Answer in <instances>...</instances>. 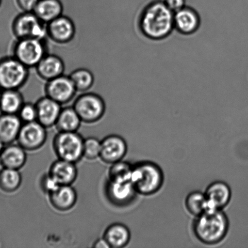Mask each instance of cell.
<instances>
[{
  "instance_id": "f546056e",
  "label": "cell",
  "mask_w": 248,
  "mask_h": 248,
  "mask_svg": "<svg viewBox=\"0 0 248 248\" xmlns=\"http://www.w3.org/2000/svg\"><path fill=\"white\" fill-rule=\"evenodd\" d=\"M101 151V141L93 137L84 140L83 157L88 160H94L99 157Z\"/></svg>"
},
{
  "instance_id": "603a6c76",
  "label": "cell",
  "mask_w": 248,
  "mask_h": 248,
  "mask_svg": "<svg viewBox=\"0 0 248 248\" xmlns=\"http://www.w3.org/2000/svg\"><path fill=\"white\" fill-rule=\"evenodd\" d=\"M103 238L112 248L125 247L130 241L131 233L128 228L121 223L109 225L104 232Z\"/></svg>"
},
{
  "instance_id": "74e56055",
  "label": "cell",
  "mask_w": 248,
  "mask_h": 248,
  "mask_svg": "<svg viewBox=\"0 0 248 248\" xmlns=\"http://www.w3.org/2000/svg\"><path fill=\"white\" fill-rule=\"evenodd\" d=\"M1 3H2V0H0V7H1Z\"/></svg>"
},
{
  "instance_id": "8fae6325",
  "label": "cell",
  "mask_w": 248,
  "mask_h": 248,
  "mask_svg": "<svg viewBox=\"0 0 248 248\" xmlns=\"http://www.w3.org/2000/svg\"><path fill=\"white\" fill-rule=\"evenodd\" d=\"M47 36L52 42L66 45L74 40L76 28L72 19L65 15L46 24Z\"/></svg>"
},
{
  "instance_id": "44dd1931",
  "label": "cell",
  "mask_w": 248,
  "mask_h": 248,
  "mask_svg": "<svg viewBox=\"0 0 248 248\" xmlns=\"http://www.w3.org/2000/svg\"><path fill=\"white\" fill-rule=\"evenodd\" d=\"M22 121L18 115L1 113L0 115V140L4 145L17 140L21 130Z\"/></svg>"
},
{
  "instance_id": "d4e9b609",
  "label": "cell",
  "mask_w": 248,
  "mask_h": 248,
  "mask_svg": "<svg viewBox=\"0 0 248 248\" xmlns=\"http://www.w3.org/2000/svg\"><path fill=\"white\" fill-rule=\"evenodd\" d=\"M82 121L73 107L62 108L55 126L59 132H75Z\"/></svg>"
},
{
  "instance_id": "7402d4cb",
  "label": "cell",
  "mask_w": 248,
  "mask_h": 248,
  "mask_svg": "<svg viewBox=\"0 0 248 248\" xmlns=\"http://www.w3.org/2000/svg\"><path fill=\"white\" fill-rule=\"evenodd\" d=\"M64 7L61 0H39L33 13L47 24L63 14Z\"/></svg>"
},
{
  "instance_id": "5bb4252c",
  "label": "cell",
  "mask_w": 248,
  "mask_h": 248,
  "mask_svg": "<svg viewBox=\"0 0 248 248\" xmlns=\"http://www.w3.org/2000/svg\"><path fill=\"white\" fill-rule=\"evenodd\" d=\"M128 146L125 140L121 136L111 135L101 141L99 158L108 164L122 160L127 153Z\"/></svg>"
},
{
  "instance_id": "5b68a950",
  "label": "cell",
  "mask_w": 248,
  "mask_h": 248,
  "mask_svg": "<svg viewBox=\"0 0 248 248\" xmlns=\"http://www.w3.org/2000/svg\"><path fill=\"white\" fill-rule=\"evenodd\" d=\"M83 138L75 132H58L53 140V148L58 159L75 163L83 157Z\"/></svg>"
},
{
  "instance_id": "7a4b0ae2",
  "label": "cell",
  "mask_w": 248,
  "mask_h": 248,
  "mask_svg": "<svg viewBox=\"0 0 248 248\" xmlns=\"http://www.w3.org/2000/svg\"><path fill=\"white\" fill-rule=\"evenodd\" d=\"M229 221L222 210H207L198 216L193 225L196 237L206 245L220 242L227 234Z\"/></svg>"
},
{
  "instance_id": "3957f363",
  "label": "cell",
  "mask_w": 248,
  "mask_h": 248,
  "mask_svg": "<svg viewBox=\"0 0 248 248\" xmlns=\"http://www.w3.org/2000/svg\"><path fill=\"white\" fill-rule=\"evenodd\" d=\"M164 173L159 165L152 162H141L133 166L131 182L138 193L152 195L164 184Z\"/></svg>"
},
{
  "instance_id": "4fadbf2b",
  "label": "cell",
  "mask_w": 248,
  "mask_h": 248,
  "mask_svg": "<svg viewBox=\"0 0 248 248\" xmlns=\"http://www.w3.org/2000/svg\"><path fill=\"white\" fill-rule=\"evenodd\" d=\"M201 24L200 14L193 7L186 6L174 13V30L182 35H194L198 32Z\"/></svg>"
},
{
  "instance_id": "e575fe53",
  "label": "cell",
  "mask_w": 248,
  "mask_h": 248,
  "mask_svg": "<svg viewBox=\"0 0 248 248\" xmlns=\"http://www.w3.org/2000/svg\"><path fill=\"white\" fill-rule=\"evenodd\" d=\"M92 247L95 248H110L108 242L103 237L102 239L96 240V242H95L94 245H92Z\"/></svg>"
},
{
  "instance_id": "8992f818",
  "label": "cell",
  "mask_w": 248,
  "mask_h": 248,
  "mask_svg": "<svg viewBox=\"0 0 248 248\" xmlns=\"http://www.w3.org/2000/svg\"><path fill=\"white\" fill-rule=\"evenodd\" d=\"M11 29L17 40L34 38L44 40L48 37L46 24L33 12H21L17 15L12 21Z\"/></svg>"
},
{
  "instance_id": "277c9868",
  "label": "cell",
  "mask_w": 248,
  "mask_h": 248,
  "mask_svg": "<svg viewBox=\"0 0 248 248\" xmlns=\"http://www.w3.org/2000/svg\"><path fill=\"white\" fill-rule=\"evenodd\" d=\"M29 68L14 56L0 59V89L19 90L28 81Z\"/></svg>"
},
{
  "instance_id": "52a82bcc",
  "label": "cell",
  "mask_w": 248,
  "mask_h": 248,
  "mask_svg": "<svg viewBox=\"0 0 248 248\" xmlns=\"http://www.w3.org/2000/svg\"><path fill=\"white\" fill-rule=\"evenodd\" d=\"M72 107L82 123L86 124L98 122L103 117L106 108L105 102L100 95L87 92L80 94Z\"/></svg>"
},
{
  "instance_id": "836d02e7",
  "label": "cell",
  "mask_w": 248,
  "mask_h": 248,
  "mask_svg": "<svg viewBox=\"0 0 248 248\" xmlns=\"http://www.w3.org/2000/svg\"><path fill=\"white\" fill-rule=\"evenodd\" d=\"M164 1L174 13L186 6V0H164Z\"/></svg>"
},
{
  "instance_id": "f1b7e54d",
  "label": "cell",
  "mask_w": 248,
  "mask_h": 248,
  "mask_svg": "<svg viewBox=\"0 0 248 248\" xmlns=\"http://www.w3.org/2000/svg\"><path fill=\"white\" fill-rule=\"evenodd\" d=\"M185 204L189 212L197 217L208 209L205 194L199 191H193L189 194Z\"/></svg>"
},
{
  "instance_id": "9a60e30c",
  "label": "cell",
  "mask_w": 248,
  "mask_h": 248,
  "mask_svg": "<svg viewBox=\"0 0 248 248\" xmlns=\"http://www.w3.org/2000/svg\"><path fill=\"white\" fill-rule=\"evenodd\" d=\"M35 106L37 112L36 121L46 128L54 126L62 110V106L46 96L39 99L36 102Z\"/></svg>"
},
{
  "instance_id": "4316f807",
  "label": "cell",
  "mask_w": 248,
  "mask_h": 248,
  "mask_svg": "<svg viewBox=\"0 0 248 248\" xmlns=\"http://www.w3.org/2000/svg\"><path fill=\"white\" fill-rule=\"evenodd\" d=\"M69 76L78 92L84 93L88 92L94 84V74L86 68H79L73 70Z\"/></svg>"
},
{
  "instance_id": "30bf717a",
  "label": "cell",
  "mask_w": 248,
  "mask_h": 248,
  "mask_svg": "<svg viewBox=\"0 0 248 248\" xmlns=\"http://www.w3.org/2000/svg\"><path fill=\"white\" fill-rule=\"evenodd\" d=\"M46 139V128L35 121L22 125L17 140L26 151L33 152L43 147Z\"/></svg>"
},
{
  "instance_id": "2e32d148",
  "label": "cell",
  "mask_w": 248,
  "mask_h": 248,
  "mask_svg": "<svg viewBox=\"0 0 248 248\" xmlns=\"http://www.w3.org/2000/svg\"><path fill=\"white\" fill-rule=\"evenodd\" d=\"M207 210H222L229 203L231 191L225 182L217 181L208 186L205 192Z\"/></svg>"
},
{
  "instance_id": "ac0fdd59",
  "label": "cell",
  "mask_w": 248,
  "mask_h": 248,
  "mask_svg": "<svg viewBox=\"0 0 248 248\" xmlns=\"http://www.w3.org/2000/svg\"><path fill=\"white\" fill-rule=\"evenodd\" d=\"M60 186H72L78 176V170L75 163L58 159L53 163L49 172Z\"/></svg>"
},
{
  "instance_id": "8d00e7d4",
  "label": "cell",
  "mask_w": 248,
  "mask_h": 248,
  "mask_svg": "<svg viewBox=\"0 0 248 248\" xmlns=\"http://www.w3.org/2000/svg\"><path fill=\"white\" fill-rule=\"evenodd\" d=\"M2 91V90L1 89H0V99H1Z\"/></svg>"
},
{
  "instance_id": "d6986e66",
  "label": "cell",
  "mask_w": 248,
  "mask_h": 248,
  "mask_svg": "<svg viewBox=\"0 0 248 248\" xmlns=\"http://www.w3.org/2000/svg\"><path fill=\"white\" fill-rule=\"evenodd\" d=\"M49 198L55 210L65 212L74 208L77 201V194L71 186H60L49 194Z\"/></svg>"
},
{
  "instance_id": "7c38bea8",
  "label": "cell",
  "mask_w": 248,
  "mask_h": 248,
  "mask_svg": "<svg viewBox=\"0 0 248 248\" xmlns=\"http://www.w3.org/2000/svg\"><path fill=\"white\" fill-rule=\"evenodd\" d=\"M104 192L109 202L117 207L130 205L138 194L131 182L118 183L109 180L107 182Z\"/></svg>"
},
{
  "instance_id": "4dcf8cb0",
  "label": "cell",
  "mask_w": 248,
  "mask_h": 248,
  "mask_svg": "<svg viewBox=\"0 0 248 248\" xmlns=\"http://www.w3.org/2000/svg\"><path fill=\"white\" fill-rule=\"evenodd\" d=\"M22 122L28 123L33 122L37 119V112L35 104L24 103L18 113Z\"/></svg>"
},
{
  "instance_id": "83f0119b",
  "label": "cell",
  "mask_w": 248,
  "mask_h": 248,
  "mask_svg": "<svg viewBox=\"0 0 248 248\" xmlns=\"http://www.w3.org/2000/svg\"><path fill=\"white\" fill-rule=\"evenodd\" d=\"M132 169V165L123 160L114 163L109 170V180L118 183L131 182Z\"/></svg>"
},
{
  "instance_id": "9c48e42d",
  "label": "cell",
  "mask_w": 248,
  "mask_h": 248,
  "mask_svg": "<svg viewBox=\"0 0 248 248\" xmlns=\"http://www.w3.org/2000/svg\"><path fill=\"white\" fill-rule=\"evenodd\" d=\"M45 92V96L63 106L71 102L78 92L70 77L63 75L46 81Z\"/></svg>"
},
{
  "instance_id": "cb8c5ba5",
  "label": "cell",
  "mask_w": 248,
  "mask_h": 248,
  "mask_svg": "<svg viewBox=\"0 0 248 248\" xmlns=\"http://www.w3.org/2000/svg\"><path fill=\"white\" fill-rule=\"evenodd\" d=\"M24 103L19 90H4L0 99V111L1 113L18 115Z\"/></svg>"
},
{
  "instance_id": "1f68e13d",
  "label": "cell",
  "mask_w": 248,
  "mask_h": 248,
  "mask_svg": "<svg viewBox=\"0 0 248 248\" xmlns=\"http://www.w3.org/2000/svg\"><path fill=\"white\" fill-rule=\"evenodd\" d=\"M60 186L50 174L45 175L41 181V186L43 191L50 194L57 189Z\"/></svg>"
},
{
  "instance_id": "ffe728a7",
  "label": "cell",
  "mask_w": 248,
  "mask_h": 248,
  "mask_svg": "<svg viewBox=\"0 0 248 248\" xmlns=\"http://www.w3.org/2000/svg\"><path fill=\"white\" fill-rule=\"evenodd\" d=\"M26 151L21 146L13 143L4 146L0 154V164L3 168L19 170L25 165Z\"/></svg>"
},
{
  "instance_id": "e0dca14e",
  "label": "cell",
  "mask_w": 248,
  "mask_h": 248,
  "mask_svg": "<svg viewBox=\"0 0 248 248\" xmlns=\"http://www.w3.org/2000/svg\"><path fill=\"white\" fill-rule=\"evenodd\" d=\"M35 68L38 76L48 81L64 75L65 64L59 56L47 53Z\"/></svg>"
},
{
  "instance_id": "ba28073f",
  "label": "cell",
  "mask_w": 248,
  "mask_h": 248,
  "mask_svg": "<svg viewBox=\"0 0 248 248\" xmlns=\"http://www.w3.org/2000/svg\"><path fill=\"white\" fill-rule=\"evenodd\" d=\"M12 51V56L29 69L35 68L48 53L44 40L34 38L17 40Z\"/></svg>"
},
{
  "instance_id": "d590c367",
  "label": "cell",
  "mask_w": 248,
  "mask_h": 248,
  "mask_svg": "<svg viewBox=\"0 0 248 248\" xmlns=\"http://www.w3.org/2000/svg\"><path fill=\"white\" fill-rule=\"evenodd\" d=\"M4 143H2L1 140H0V154H1L2 148L4 147Z\"/></svg>"
},
{
  "instance_id": "484cf974",
  "label": "cell",
  "mask_w": 248,
  "mask_h": 248,
  "mask_svg": "<svg viewBox=\"0 0 248 248\" xmlns=\"http://www.w3.org/2000/svg\"><path fill=\"white\" fill-rule=\"evenodd\" d=\"M22 177L19 170L3 168L0 170V190L12 193L21 186Z\"/></svg>"
},
{
  "instance_id": "d6a6232c",
  "label": "cell",
  "mask_w": 248,
  "mask_h": 248,
  "mask_svg": "<svg viewBox=\"0 0 248 248\" xmlns=\"http://www.w3.org/2000/svg\"><path fill=\"white\" fill-rule=\"evenodd\" d=\"M39 0H16V4L21 12H33Z\"/></svg>"
},
{
  "instance_id": "6da1fadb",
  "label": "cell",
  "mask_w": 248,
  "mask_h": 248,
  "mask_svg": "<svg viewBox=\"0 0 248 248\" xmlns=\"http://www.w3.org/2000/svg\"><path fill=\"white\" fill-rule=\"evenodd\" d=\"M174 15L164 0H153L143 7L138 16V30L148 40H164L174 31Z\"/></svg>"
}]
</instances>
